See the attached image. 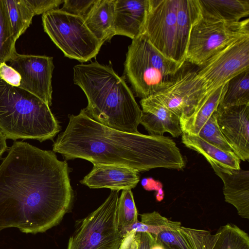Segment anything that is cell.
I'll return each instance as SVG.
<instances>
[{
    "label": "cell",
    "mask_w": 249,
    "mask_h": 249,
    "mask_svg": "<svg viewBox=\"0 0 249 249\" xmlns=\"http://www.w3.org/2000/svg\"><path fill=\"white\" fill-rule=\"evenodd\" d=\"M69 171L53 151L14 142L0 164V233L16 228L36 234L56 226L73 201Z\"/></svg>",
    "instance_id": "6da1fadb"
},
{
    "label": "cell",
    "mask_w": 249,
    "mask_h": 249,
    "mask_svg": "<svg viewBox=\"0 0 249 249\" xmlns=\"http://www.w3.org/2000/svg\"><path fill=\"white\" fill-rule=\"evenodd\" d=\"M53 151L66 160L83 159L93 165H117L138 172L185 167L180 150L171 138L116 130L97 122L84 109L78 115L70 116L67 128L58 136Z\"/></svg>",
    "instance_id": "7a4b0ae2"
},
{
    "label": "cell",
    "mask_w": 249,
    "mask_h": 249,
    "mask_svg": "<svg viewBox=\"0 0 249 249\" xmlns=\"http://www.w3.org/2000/svg\"><path fill=\"white\" fill-rule=\"evenodd\" d=\"M73 82L85 93L86 113L109 127L138 134L142 111L124 79L111 66L97 62L73 67Z\"/></svg>",
    "instance_id": "3957f363"
},
{
    "label": "cell",
    "mask_w": 249,
    "mask_h": 249,
    "mask_svg": "<svg viewBox=\"0 0 249 249\" xmlns=\"http://www.w3.org/2000/svg\"><path fill=\"white\" fill-rule=\"evenodd\" d=\"M60 126L42 100L0 74V131L7 139L53 140Z\"/></svg>",
    "instance_id": "277c9868"
},
{
    "label": "cell",
    "mask_w": 249,
    "mask_h": 249,
    "mask_svg": "<svg viewBox=\"0 0 249 249\" xmlns=\"http://www.w3.org/2000/svg\"><path fill=\"white\" fill-rule=\"evenodd\" d=\"M183 64L164 56L143 33L128 46L124 73L136 96L142 99L168 86Z\"/></svg>",
    "instance_id": "5b68a950"
},
{
    "label": "cell",
    "mask_w": 249,
    "mask_h": 249,
    "mask_svg": "<svg viewBox=\"0 0 249 249\" xmlns=\"http://www.w3.org/2000/svg\"><path fill=\"white\" fill-rule=\"evenodd\" d=\"M42 20L44 32L71 59L86 62L97 55L103 44L81 17L56 9L43 14Z\"/></svg>",
    "instance_id": "8992f818"
},
{
    "label": "cell",
    "mask_w": 249,
    "mask_h": 249,
    "mask_svg": "<svg viewBox=\"0 0 249 249\" xmlns=\"http://www.w3.org/2000/svg\"><path fill=\"white\" fill-rule=\"evenodd\" d=\"M118 190L81 219L70 237L67 249H119L123 237L117 222Z\"/></svg>",
    "instance_id": "52a82bcc"
},
{
    "label": "cell",
    "mask_w": 249,
    "mask_h": 249,
    "mask_svg": "<svg viewBox=\"0 0 249 249\" xmlns=\"http://www.w3.org/2000/svg\"><path fill=\"white\" fill-rule=\"evenodd\" d=\"M249 36V18L238 22L212 21L201 15L192 26L185 61L197 67L226 47Z\"/></svg>",
    "instance_id": "ba28073f"
},
{
    "label": "cell",
    "mask_w": 249,
    "mask_h": 249,
    "mask_svg": "<svg viewBox=\"0 0 249 249\" xmlns=\"http://www.w3.org/2000/svg\"><path fill=\"white\" fill-rule=\"evenodd\" d=\"M248 69L249 36H246L231 43L197 67V75L205 89L204 97Z\"/></svg>",
    "instance_id": "9c48e42d"
},
{
    "label": "cell",
    "mask_w": 249,
    "mask_h": 249,
    "mask_svg": "<svg viewBox=\"0 0 249 249\" xmlns=\"http://www.w3.org/2000/svg\"><path fill=\"white\" fill-rule=\"evenodd\" d=\"M197 66L185 61L172 82L153 96L179 118L191 111L205 96Z\"/></svg>",
    "instance_id": "30bf717a"
},
{
    "label": "cell",
    "mask_w": 249,
    "mask_h": 249,
    "mask_svg": "<svg viewBox=\"0 0 249 249\" xmlns=\"http://www.w3.org/2000/svg\"><path fill=\"white\" fill-rule=\"evenodd\" d=\"M177 5L178 0H149L144 29L152 45L176 62Z\"/></svg>",
    "instance_id": "8fae6325"
},
{
    "label": "cell",
    "mask_w": 249,
    "mask_h": 249,
    "mask_svg": "<svg viewBox=\"0 0 249 249\" xmlns=\"http://www.w3.org/2000/svg\"><path fill=\"white\" fill-rule=\"evenodd\" d=\"M9 62V66L20 76L18 87L37 97L49 107L51 106L53 58L17 52Z\"/></svg>",
    "instance_id": "7c38bea8"
},
{
    "label": "cell",
    "mask_w": 249,
    "mask_h": 249,
    "mask_svg": "<svg viewBox=\"0 0 249 249\" xmlns=\"http://www.w3.org/2000/svg\"><path fill=\"white\" fill-rule=\"evenodd\" d=\"M219 128L233 153L243 161L249 159V104L218 107Z\"/></svg>",
    "instance_id": "4fadbf2b"
},
{
    "label": "cell",
    "mask_w": 249,
    "mask_h": 249,
    "mask_svg": "<svg viewBox=\"0 0 249 249\" xmlns=\"http://www.w3.org/2000/svg\"><path fill=\"white\" fill-rule=\"evenodd\" d=\"M139 172L113 164H94L92 170L80 182L90 188H107L111 190H131L139 181Z\"/></svg>",
    "instance_id": "5bb4252c"
},
{
    "label": "cell",
    "mask_w": 249,
    "mask_h": 249,
    "mask_svg": "<svg viewBox=\"0 0 249 249\" xmlns=\"http://www.w3.org/2000/svg\"><path fill=\"white\" fill-rule=\"evenodd\" d=\"M222 179L226 202L233 205L242 218L249 219V171L230 169L209 162Z\"/></svg>",
    "instance_id": "9a60e30c"
},
{
    "label": "cell",
    "mask_w": 249,
    "mask_h": 249,
    "mask_svg": "<svg viewBox=\"0 0 249 249\" xmlns=\"http://www.w3.org/2000/svg\"><path fill=\"white\" fill-rule=\"evenodd\" d=\"M149 5V0H115V35L133 39L143 33Z\"/></svg>",
    "instance_id": "2e32d148"
},
{
    "label": "cell",
    "mask_w": 249,
    "mask_h": 249,
    "mask_svg": "<svg viewBox=\"0 0 249 249\" xmlns=\"http://www.w3.org/2000/svg\"><path fill=\"white\" fill-rule=\"evenodd\" d=\"M142 113L140 124L149 135L162 136L165 132L173 137L182 133L179 117L169 110L153 96L141 99Z\"/></svg>",
    "instance_id": "e0dca14e"
},
{
    "label": "cell",
    "mask_w": 249,
    "mask_h": 249,
    "mask_svg": "<svg viewBox=\"0 0 249 249\" xmlns=\"http://www.w3.org/2000/svg\"><path fill=\"white\" fill-rule=\"evenodd\" d=\"M219 235V230L212 234L208 231L180 226L154 237L165 249H213Z\"/></svg>",
    "instance_id": "ac0fdd59"
},
{
    "label": "cell",
    "mask_w": 249,
    "mask_h": 249,
    "mask_svg": "<svg viewBox=\"0 0 249 249\" xmlns=\"http://www.w3.org/2000/svg\"><path fill=\"white\" fill-rule=\"evenodd\" d=\"M227 83L204 97L189 112L179 118L182 133L197 136L204 124L217 110L226 90Z\"/></svg>",
    "instance_id": "d6986e66"
},
{
    "label": "cell",
    "mask_w": 249,
    "mask_h": 249,
    "mask_svg": "<svg viewBox=\"0 0 249 249\" xmlns=\"http://www.w3.org/2000/svg\"><path fill=\"white\" fill-rule=\"evenodd\" d=\"M201 16L207 20L238 22L249 16V0H198Z\"/></svg>",
    "instance_id": "ffe728a7"
},
{
    "label": "cell",
    "mask_w": 249,
    "mask_h": 249,
    "mask_svg": "<svg viewBox=\"0 0 249 249\" xmlns=\"http://www.w3.org/2000/svg\"><path fill=\"white\" fill-rule=\"evenodd\" d=\"M115 0H96L84 19L89 30L103 44L115 35Z\"/></svg>",
    "instance_id": "44dd1931"
},
{
    "label": "cell",
    "mask_w": 249,
    "mask_h": 249,
    "mask_svg": "<svg viewBox=\"0 0 249 249\" xmlns=\"http://www.w3.org/2000/svg\"><path fill=\"white\" fill-rule=\"evenodd\" d=\"M200 16L198 0H178L177 59L183 64L192 25Z\"/></svg>",
    "instance_id": "7402d4cb"
},
{
    "label": "cell",
    "mask_w": 249,
    "mask_h": 249,
    "mask_svg": "<svg viewBox=\"0 0 249 249\" xmlns=\"http://www.w3.org/2000/svg\"><path fill=\"white\" fill-rule=\"evenodd\" d=\"M181 135L182 142L187 147L203 155L208 162H212L227 169H240V160L233 152L222 150L198 136L185 133H182Z\"/></svg>",
    "instance_id": "603a6c76"
},
{
    "label": "cell",
    "mask_w": 249,
    "mask_h": 249,
    "mask_svg": "<svg viewBox=\"0 0 249 249\" xmlns=\"http://www.w3.org/2000/svg\"><path fill=\"white\" fill-rule=\"evenodd\" d=\"M16 40L26 31L35 16L27 0H2Z\"/></svg>",
    "instance_id": "cb8c5ba5"
},
{
    "label": "cell",
    "mask_w": 249,
    "mask_h": 249,
    "mask_svg": "<svg viewBox=\"0 0 249 249\" xmlns=\"http://www.w3.org/2000/svg\"><path fill=\"white\" fill-rule=\"evenodd\" d=\"M141 218V221L138 220L120 232L122 237L130 231L157 236L161 231L175 230L181 226L180 222L170 220L156 211L142 214Z\"/></svg>",
    "instance_id": "d4e9b609"
},
{
    "label": "cell",
    "mask_w": 249,
    "mask_h": 249,
    "mask_svg": "<svg viewBox=\"0 0 249 249\" xmlns=\"http://www.w3.org/2000/svg\"><path fill=\"white\" fill-rule=\"evenodd\" d=\"M249 104V69L231 79L218 107L225 108Z\"/></svg>",
    "instance_id": "484cf974"
},
{
    "label": "cell",
    "mask_w": 249,
    "mask_h": 249,
    "mask_svg": "<svg viewBox=\"0 0 249 249\" xmlns=\"http://www.w3.org/2000/svg\"><path fill=\"white\" fill-rule=\"evenodd\" d=\"M220 235L213 249H249L248 234L234 224L218 229Z\"/></svg>",
    "instance_id": "4316f807"
},
{
    "label": "cell",
    "mask_w": 249,
    "mask_h": 249,
    "mask_svg": "<svg viewBox=\"0 0 249 249\" xmlns=\"http://www.w3.org/2000/svg\"><path fill=\"white\" fill-rule=\"evenodd\" d=\"M2 0H0V63L9 62L17 53L16 42Z\"/></svg>",
    "instance_id": "83f0119b"
},
{
    "label": "cell",
    "mask_w": 249,
    "mask_h": 249,
    "mask_svg": "<svg viewBox=\"0 0 249 249\" xmlns=\"http://www.w3.org/2000/svg\"><path fill=\"white\" fill-rule=\"evenodd\" d=\"M138 220V212L131 190H124L117 206V222L120 232Z\"/></svg>",
    "instance_id": "f1b7e54d"
},
{
    "label": "cell",
    "mask_w": 249,
    "mask_h": 249,
    "mask_svg": "<svg viewBox=\"0 0 249 249\" xmlns=\"http://www.w3.org/2000/svg\"><path fill=\"white\" fill-rule=\"evenodd\" d=\"M209 143L228 152H233L223 135L217 121V110L204 124L197 135Z\"/></svg>",
    "instance_id": "f546056e"
},
{
    "label": "cell",
    "mask_w": 249,
    "mask_h": 249,
    "mask_svg": "<svg viewBox=\"0 0 249 249\" xmlns=\"http://www.w3.org/2000/svg\"><path fill=\"white\" fill-rule=\"evenodd\" d=\"M155 241L150 233L130 231L123 237L119 249H150Z\"/></svg>",
    "instance_id": "4dcf8cb0"
},
{
    "label": "cell",
    "mask_w": 249,
    "mask_h": 249,
    "mask_svg": "<svg viewBox=\"0 0 249 249\" xmlns=\"http://www.w3.org/2000/svg\"><path fill=\"white\" fill-rule=\"evenodd\" d=\"M96 0H65L61 11L85 19Z\"/></svg>",
    "instance_id": "1f68e13d"
},
{
    "label": "cell",
    "mask_w": 249,
    "mask_h": 249,
    "mask_svg": "<svg viewBox=\"0 0 249 249\" xmlns=\"http://www.w3.org/2000/svg\"><path fill=\"white\" fill-rule=\"evenodd\" d=\"M34 15L43 14L50 11L56 9L64 2L61 0H27Z\"/></svg>",
    "instance_id": "d6a6232c"
},
{
    "label": "cell",
    "mask_w": 249,
    "mask_h": 249,
    "mask_svg": "<svg viewBox=\"0 0 249 249\" xmlns=\"http://www.w3.org/2000/svg\"><path fill=\"white\" fill-rule=\"evenodd\" d=\"M0 74L1 77L10 84L18 86L20 81L18 73L7 65L6 63H0Z\"/></svg>",
    "instance_id": "836d02e7"
},
{
    "label": "cell",
    "mask_w": 249,
    "mask_h": 249,
    "mask_svg": "<svg viewBox=\"0 0 249 249\" xmlns=\"http://www.w3.org/2000/svg\"><path fill=\"white\" fill-rule=\"evenodd\" d=\"M6 139L7 138L5 135L0 131V159L8 149Z\"/></svg>",
    "instance_id": "e575fe53"
},
{
    "label": "cell",
    "mask_w": 249,
    "mask_h": 249,
    "mask_svg": "<svg viewBox=\"0 0 249 249\" xmlns=\"http://www.w3.org/2000/svg\"><path fill=\"white\" fill-rule=\"evenodd\" d=\"M150 249H165V248L161 244L155 240Z\"/></svg>",
    "instance_id": "d590c367"
},
{
    "label": "cell",
    "mask_w": 249,
    "mask_h": 249,
    "mask_svg": "<svg viewBox=\"0 0 249 249\" xmlns=\"http://www.w3.org/2000/svg\"><path fill=\"white\" fill-rule=\"evenodd\" d=\"M163 192L162 190V188L158 191V193L156 195V199L158 201H160L163 198Z\"/></svg>",
    "instance_id": "8d00e7d4"
}]
</instances>
